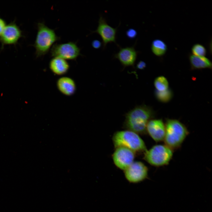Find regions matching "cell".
<instances>
[{
	"instance_id": "cell-1",
	"label": "cell",
	"mask_w": 212,
	"mask_h": 212,
	"mask_svg": "<svg viewBox=\"0 0 212 212\" xmlns=\"http://www.w3.org/2000/svg\"><path fill=\"white\" fill-rule=\"evenodd\" d=\"M154 115V111L149 107L137 106L126 114L124 128L138 135L145 134L147 124Z\"/></svg>"
},
{
	"instance_id": "cell-2",
	"label": "cell",
	"mask_w": 212,
	"mask_h": 212,
	"mask_svg": "<svg viewBox=\"0 0 212 212\" xmlns=\"http://www.w3.org/2000/svg\"><path fill=\"white\" fill-rule=\"evenodd\" d=\"M164 141L165 145L172 150L179 148L188 134L185 126L178 120H167Z\"/></svg>"
},
{
	"instance_id": "cell-3",
	"label": "cell",
	"mask_w": 212,
	"mask_h": 212,
	"mask_svg": "<svg viewBox=\"0 0 212 212\" xmlns=\"http://www.w3.org/2000/svg\"><path fill=\"white\" fill-rule=\"evenodd\" d=\"M112 140L115 148L125 147L136 153H144L147 150L144 141L139 135L130 130H125L115 132L113 135Z\"/></svg>"
},
{
	"instance_id": "cell-4",
	"label": "cell",
	"mask_w": 212,
	"mask_h": 212,
	"mask_svg": "<svg viewBox=\"0 0 212 212\" xmlns=\"http://www.w3.org/2000/svg\"><path fill=\"white\" fill-rule=\"evenodd\" d=\"M38 31L34 46L37 57L44 56L49 51L52 46L60 37L56 34L54 30L46 26L43 22L37 24Z\"/></svg>"
},
{
	"instance_id": "cell-5",
	"label": "cell",
	"mask_w": 212,
	"mask_h": 212,
	"mask_svg": "<svg viewBox=\"0 0 212 212\" xmlns=\"http://www.w3.org/2000/svg\"><path fill=\"white\" fill-rule=\"evenodd\" d=\"M144 159L150 165L159 167L167 165L173 156V150L165 145H157L144 153Z\"/></svg>"
},
{
	"instance_id": "cell-6",
	"label": "cell",
	"mask_w": 212,
	"mask_h": 212,
	"mask_svg": "<svg viewBox=\"0 0 212 212\" xmlns=\"http://www.w3.org/2000/svg\"><path fill=\"white\" fill-rule=\"evenodd\" d=\"M50 54L54 57L65 60H75L81 55L80 49L76 43L71 42L54 44L50 49Z\"/></svg>"
},
{
	"instance_id": "cell-7",
	"label": "cell",
	"mask_w": 212,
	"mask_h": 212,
	"mask_svg": "<svg viewBox=\"0 0 212 212\" xmlns=\"http://www.w3.org/2000/svg\"><path fill=\"white\" fill-rule=\"evenodd\" d=\"M118 28H114L109 25L106 19L101 15L100 16L96 29L92 32L91 33H96L100 36L102 40L103 49L106 48L108 43L112 42L114 43L117 47H119L116 42Z\"/></svg>"
},
{
	"instance_id": "cell-8",
	"label": "cell",
	"mask_w": 212,
	"mask_h": 212,
	"mask_svg": "<svg viewBox=\"0 0 212 212\" xmlns=\"http://www.w3.org/2000/svg\"><path fill=\"white\" fill-rule=\"evenodd\" d=\"M135 154L128 148L119 147L115 148L112 158L115 165L124 171L133 162Z\"/></svg>"
},
{
	"instance_id": "cell-9",
	"label": "cell",
	"mask_w": 212,
	"mask_h": 212,
	"mask_svg": "<svg viewBox=\"0 0 212 212\" xmlns=\"http://www.w3.org/2000/svg\"><path fill=\"white\" fill-rule=\"evenodd\" d=\"M124 172L125 177L128 181L132 183H137L147 178L148 169L142 162L134 161Z\"/></svg>"
},
{
	"instance_id": "cell-10",
	"label": "cell",
	"mask_w": 212,
	"mask_h": 212,
	"mask_svg": "<svg viewBox=\"0 0 212 212\" xmlns=\"http://www.w3.org/2000/svg\"><path fill=\"white\" fill-rule=\"evenodd\" d=\"M21 36V31L14 22L6 25L0 34V41L2 45L16 44Z\"/></svg>"
},
{
	"instance_id": "cell-11",
	"label": "cell",
	"mask_w": 212,
	"mask_h": 212,
	"mask_svg": "<svg viewBox=\"0 0 212 212\" xmlns=\"http://www.w3.org/2000/svg\"><path fill=\"white\" fill-rule=\"evenodd\" d=\"M135 46L120 47L119 51L114 55V58L117 59L125 67L133 66L139 53L136 50Z\"/></svg>"
},
{
	"instance_id": "cell-12",
	"label": "cell",
	"mask_w": 212,
	"mask_h": 212,
	"mask_svg": "<svg viewBox=\"0 0 212 212\" xmlns=\"http://www.w3.org/2000/svg\"><path fill=\"white\" fill-rule=\"evenodd\" d=\"M165 130V124L161 119L150 120L146 127L147 133L156 142L164 140Z\"/></svg>"
},
{
	"instance_id": "cell-13",
	"label": "cell",
	"mask_w": 212,
	"mask_h": 212,
	"mask_svg": "<svg viewBox=\"0 0 212 212\" xmlns=\"http://www.w3.org/2000/svg\"><path fill=\"white\" fill-rule=\"evenodd\" d=\"M57 86L59 91L63 94L70 96L74 93L76 89L74 81L68 77H62L57 82Z\"/></svg>"
},
{
	"instance_id": "cell-14",
	"label": "cell",
	"mask_w": 212,
	"mask_h": 212,
	"mask_svg": "<svg viewBox=\"0 0 212 212\" xmlns=\"http://www.w3.org/2000/svg\"><path fill=\"white\" fill-rule=\"evenodd\" d=\"M49 67L53 72L56 74L61 75L64 74L68 71L69 65L65 59L54 57L49 62Z\"/></svg>"
},
{
	"instance_id": "cell-15",
	"label": "cell",
	"mask_w": 212,
	"mask_h": 212,
	"mask_svg": "<svg viewBox=\"0 0 212 212\" xmlns=\"http://www.w3.org/2000/svg\"><path fill=\"white\" fill-rule=\"evenodd\" d=\"M189 59L191 67L193 69L212 68L211 62L205 56H197L189 54Z\"/></svg>"
},
{
	"instance_id": "cell-16",
	"label": "cell",
	"mask_w": 212,
	"mask_h": 212,
	"mask_svg": "<svg viewBox=\"0 0 212 212\" xmlns=\"http://www.w3.org/2000/svg\"><path fill=\"white\" fill-rule=\"evenodd\" d=\"M151 49L152 52L154 55L158 57H161L166 53L167 46L163 41L156 39L152 41Z\"/></svg>"
},
{
	"instance_id": "cell-17",
	"label": "cell",
	"mask_w": 212,
	"mask_h": 212,
	"mask_svg": "<svg viewBox=\"0 0 212 212\" xmlns=\"http://www.w3.org/2000/svg\"><path fill=\"white\" fill-rule=\"evenodd\" d=\"M155 95L156 98L162 102H167L172 98L173 93L170 89L163 91H159L155 90Z\"/></svg>"
},
{
	"instance_id": "cell-18",
	"label": "cell",
	"mask_w": 212,
	"mask_h": 212,
	"mask_svg": "<svg viewBox=\"0 0 212 212\" xmlns=\"http://www.w3.org/2000/svg\"><path fill=\"white\" fill-rule=\"evenodd\" d=\"M154 85L156 90L163 91L168 89V82L166 78L163 76L156 78L154 81Z\"/></svg>"
},
{
	"instance_id": "cell-19",
	"label": "cell",
	"mask_w": 212,
	"mask_h": 212,
	"mask_svg": "<svg viewBox=\"0 0 212 212\" xmlns=\"http://www.w3.org/2000/svg\"><path fill=\"white\" fill-rule=\"evenodd\" d=\"M193 55L199 57H204L206 55L207 50L206 48L202 44L197 43L194 44L191 49Z\"/></svg>"
},
{
	"instance_id": "cell-20",
	"label": "cell",
	"mask_w": 212,
	"mask_h": 212,
	"mask_svg": "<svg viewBox=\"0 0 212 212\" xmlns=\"http://www.w3.org/2000/svg\"><path fill=\"white\" fill-rule=\"evenodd\" d=\"M126 35L127 37L131 39L135 38L137 35V32L135 29L132 28L129 29L126 32Z\"/></svg>"
},
{
	"instance_id": "cell-21",
	"label": "cell",
	"mask_w": 212,
	"mask_h": 212,
	"mask_svg": "<svg viewBox=\"0 0 212 212\" xmlns=\"http://www.w3.org/2000/svg\"><path fill=\"white\" fill-rule=\"evenodd\" d=\"M102 44V43L98 40H94L92 43V47L95 49L100 48L101 47Z\"/></svg>"
},
{
	"instance_id": "cell-22",
	"label": "cell",
	"mask_w": 212,
	"mask_h": 212,
	"mask_svg": "<svg viewBox=\"0 0 212 212\" xmlns=\"http://www.w3.org/2000/svg\"><path fill=\"white\" fill-rule=\"evenodd\" d=\"M136 66L138 69H143L146 67V64L144 62L140 61L138 62Z\"/></svg>"
},
{
	"instance_id": "cell-23",
	"label": "cell",
	"mask_w": 212,
	"mask_h": 212,
	"mask_svg": "<svg viewBox=\"0 0 212 212\" xmlns=\"http://www.w3.org/2000/svg\"><path fill=\"white\" fill-rule=\"evenodd\" d=\"M5 21L2 19L0 18V34L6 25Z\"/></svg>"
}]
</instances>
